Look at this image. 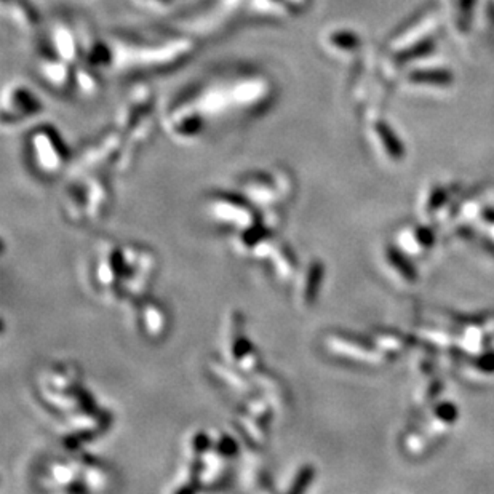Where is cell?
<instances>
[{"instance_id":"obj_1","label":"cell","mask_w":494,"mask_h":494,"mask_svg":"<svg viewBox=\"0 0 494 494\" xmlns=\"http://www.w3.org/2000/svg\"><path fill=\"white\" fill-rule=\"evenodd\" d=\"M209 211L216 221L237 227L239 231H245L257 223L248 202L234 195L216 194L209 202Z\"/></svg>"},{"instance_id":"obj_2","label":"cell","mask_w":494,"mask_h":494,"mask_svg":"<svg viewBox=\"0 0 494 494\" xmlns=\"http://www.w3.org/2000/svg\"><path fill=\"white\" fill-rule=\"evenodd\" d=\"M123 275V248H115L112 244L103 245L98 251L93 269V280L99 291L120 293Z\"/></svg>"},{"instance_id":"obj_3","label":"cell","mask_w":494,"mask_h":494,"mask_svg":"<svg viewBox=\"0 0 494 494\" xmlns=\"http://www.w3.org/2000/svg\"><path fill=\"white\" fill-rule=\"evenodd\" d=\"M234 327L235 330L229 338V355H231L235 367L242 369L244 373L256 372L257 365H260L257 352H255L246 336L240 331V322L234 323Z\"/></svg>"},{"instance_id":"obj_4","label":"cell","mask_w":494,"mask_h":494,"mask_svg":"<svg viewBox=\"0 0 494 494\" xmlns=\"http://www.w3.org/2000/svg\"><path fill=\"white\" fill-rule=\"evenodd\" d=\"M139 327L150 339H159L165 334L167 317L165 311L157 301H146L139 306Z\"/></svg>"},{"instance_id":"obj_5","label":"cell","mask_w":494,"mask_h":494,"mask_svg":"<svg viewBox=\"0 0 494 494\" xmlns=\"http://www.w3.org/2000/svg\"><path fill=\"white\" fill-rule=\"evenodd\" d=\"M78 469L76 464L64 463V461H53L47 469L48 484L66 491H80L76 485L78 484L77 479L78 475H80V470Z\"/></svg>"},{"instance_id":"obj_6","label":"cell","mask_w":494,"mask_h":494,"mask_svg":"<svg viewBox=\"0 0 494 494\" xmlns=\"http://www.w3.org/2000/svg\"><path fill=\"white\" fill-rule=\"evenodd\" d=\"M325 277V266L322 261H312L311 266L306 271L304 282H302L301 299L306 306H311L317 301V296L322 288V282Z\"/></svg>"},{"instance_id":"obj_7","label":"cell","mask_w":494,"mask_h":494,"mask_svg":"<svg viewBox=\"0 0 494 494\" xmlns=\"http://www.w3.org/2000/svg\"><path fill=\"white\" fill-rule=\"evenodd\" d=\"M409 80L421 85H434V87H450L454 82V76L450 69H442V67H429V69H414L409 74Z\"/></svg>"},{"instance_id":"obj_8","label":"cell","mask_w":494,"mask_h":494,"mask_svg":"<svg viewBox=\"0 0 494 494\" xmlns=\"http://www.w3.org/2000/svg\"><path fill=\"white\" fill-rule=\"evenodd\" d=\"M376 132H378V136L381 139V143L384 144L386 153L389 154L390 159L394 160H402L405 157V146H403L402 139L397 136V133L392 130V127L387 122H378L376 123Z\"/></svg>"},{"instance_id":"obj_9","label":"cell","mask_w":494,"mask_h":494,"mask_svg":"<svg viewBox=\"0 0 494 494\" xmlns=\"http://www.w3.org/2000/svg\"><path fill=\"white\" fill-rule=\"evenodd\" d=\"M87 200V218L88 220H98L103 216V211L108 205V194L101 183L93 181L85 190Z\"/></svg>"},{"instance_id":"obj_10","label":"cell","mask_w":494,"mask_h":494,"mask_svg":"<svg viewBox=\"0 0 494 494\" xmlns=\"http://www.w3.org/2000/svg\"><path fill=\"white\" fill-rule=\"evenodd\" d=\"M437 47V41L434 37H425L423 41H419L416 43H413L411 47H408L402 52H398L395 55V63L397 64H407L409 61L424 58V56L430 55Z\"/></svg>"},{"instance_id":"obj_11","label":"cell","mask_w":494,"mask_h":494,"mask_svg":"<svg viewBox=\"0 0 494 494\" xmlns=\"http://www.w3.org/2000/svg\"><path fill=\"white\" fill-rule=\"evenodd\" d=\"M387 260H389L392 267H394L407 282H416L418 269L413 266V262L409 261L400 250L395 248V246H389V248H387Z\"/></svg>"},{"instance_id":"obj_12","label":"cell","mask_w":494,"mask_h":494,"mask_svg":"<svg viewBox=\"0 0 494 494\" xmlns=\"http://www.w3.org/2000/svg\"><path fill=\"white\" fill-rule=\"evenodd\" d=\"M77 373L67 365H58V367L50 368L45 373V379H47L48 386L55 387V389H71L76 383Z\"/></svg>"},{"instance_id":"obj_13","label":"cell","mask_w":494,"mask_h":494,"mask_svg":"<svg viewBox=\"0 0 494 494\" xmlns=\"http://www.w3.org/2000/svg\"><path fill=\"white\" fill-rule=\"evenodd\" d=\"M331 338L342 342V344L351 346V347H353V349H358V351H363V352H374L376 349H378L374 342L369 338H367V336L349 333V331H336Z\"/></svg>"},{"instance_id":"obj_14","label":"cell","mask_w":494,"mask_h":494,"mask_svg":"<svg viewBox=\"0 0 494 494\" xmlns=\"http://www.w3.org/2000/svg\"><path fill=\"white\" fill-rule=\"evenodd\" d=\"M313 477H316V469H313V465H302V467L297 470L293 481H291L288 493L306 491L307 488L311 486Z\"/></svg>"},{"instance_id":"obj_15","label":"cell","mask_w":494,"mask_h":494,"mask_svg":"<svg viewBox=\"0 0 494 494\" xmlns=\"http://www.w3.org/2000/svg\"><path fill=\"white\" fill-rule=\"evenodd\" d=\"M475 3L477 0H459L458 2V27L464 32L469 31L470 22H472Z\"/></svg>"},{"instance_id":"obj_16","label":"cell","mask_w":494,"mask_h":494,"mask_svg":"<svg viewBox=\"0 0 494 494\" xmlns=\"http://www.w3.org/2000/svg\"><path fill=\"white\" fill-rule=\"evenodd\" d=\"M434 414L437 416V419L442 421V423L453 424L456 423L459 418V409L453 402H440V403H435Z\"/></svg>"},{"instance_id":"obj_17","label":"cell","mask_w":494,"mask_h":494,"mask_svg":"<svg viewBox=\"0 0 494 494\" xmlns=\"http://www.w3.org/2000/svg\"><path fill=\"white\" fill-rule=\"evenodd\" d=\"M331 42H333L336 47L344 48V50H357L360 47V38H358L353 32H336L333 37H331Z\"/></svg>"},{"instance_id":"obj_18","label":"cell","mask_w":494,"mask_h":494,"mask_svg":"<svg viewBox=\"0 0 494 494\" xmlns=\"http://www.w3.org/2000/svg\"><path fill=\"white\" fill-rule=\"evenodd\" d=\"M475 369H479L480 373L493 374L494 373V351H486L480 353L479 357H475L472 360Z\"/></svg>"},{"instance_id":"obj_19","label":"cell","mask_w":494,"mask_h":494,"mask_svg":"<svg viewBox=\"0 0 494 494\" xmlns=\"http://www.w3.org/2000/svg\"><path fill=\"white\" fill-rule=\"evenodd\" d=\"M451 318L459 325H465V327H477V325L486 323L488 316L486 313H474V316L472 313H470V316H465V313H453Z\"/></svg>"},{"instance_id":"obj_20","label":"cell","mask_w":494,"mask_h":494,"mask_svg":"<svg viewBox=\"0 0 494 494\" xmlns=\"http://www.w3.org/2000/svg\"><path fill=\"white\" fill-rule=\"evenodd\" d=\"M414 239H416V242L421 246H424V248H430V246H434L435 240H437L435 232L432 231L430 227H425V226H421L416 229V231H414Z\"/></svg>"},{"instance_id":"obj_21","label":"cell","mask_w":494,"mask_h":494,"mask_svg":"<svg viewBox=\"0 0 494 494\" xmlns=\"http://www.w3.org/2000/svg\"><path fill=\"white\" fill-rule=\"evenodd\" d=\"M448 199V192H446V189H443V188H435L434 190L430 192V197H429V202H428V210L429 211H437L439 209H442L443 204H445Z\"/></svg>"},{"instance_id":"obj_22","label":"cell","mask_w":494,"mask_h":494,"mask_svg":"<svg viewBox=\"0 0 494 494\" xmlns=\"http://www.w3.org/2000/svg\"><path fill=\"white\" fill-rule=\"evenodd\" d=\"M223 367H224V365H223ZM211 368H213V372H215L216 376H223V378H229V372H226V369H224V373H223V369H221V367H220V365H218V363L215 365V367H211ZM224 383H226L227 386H231L232 389H237V390L245 389V386H246L245 381H240V379H239V374H237V373H234V374L231 376V379H226V381H224Z\"/></svg>"},{"instance_id":"obj_23","label":"cell","mask_w":494,"mask_h":494,"mask_svg":"<svg viewBox=\"0 0 494 494\" xmlns=\"http://www.w3.org/2000/svg\"><path fill=\"white\" fill-rule=\"evenodd\" d=\"M442 387H443V384H442V381H434V383H432V384H430V387H429V394H428V400H435V398H437V397H439V394H440Z\"/></svg>"},{"instance_id":"obj_24","label":"cell","mask_w":494,"mask_h":494,"mask_svg":"<svg viewBox=\"0 0 494 494\" xmlns=\"http://www.w3.org/2000/svg\"><path fill=\"white\" fill-rule=\"evenodd\" d=\"M481 218H484L486 223L494 224V209H491V206H488V209H485L484 213H481Z\"/></svg>"},{"instance_id":"obj_25","label":"cell","mask_w":494,"mask_h":494,"mask_svg":"<svg viewBox=\"0 0 494 494\" xmlns=\"http://www.w3.org/2000/svg\"><path fill=\"white\" fill-rule=\"evenodd\" d=\"M450 355L454 357V358H458V360H465V358H467V355H465V352L461 351V349H458V347H451Z\"/></svg>"},{"instance_id":"obj_26","label":"cell","mask_w":494,"mask_h":494,"mask_svg":"<svg viewBox=\"0 0 494 494\" xmlns=\"http://www.w3.org/2000/svg\"><path fill=\"white\" fill-rule=\"evenodd\" d=\"M490 16H491V21L494 22V5L491 3V10H490Z\"/></svg>"}]
</instances>
